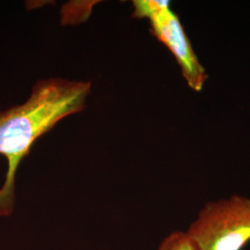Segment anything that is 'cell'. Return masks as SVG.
Segmentation results:
<instances>
[{"label": "cell", "instance_id": "4", "mask_svg": "<svg viewBox=\"0 0 250 250\" xmlns=\"http://www.w3.org/2000/svg\"><path fill=\"white\" fill-rule=\"evenodd\" d=\"M158 250H197L187 232H171L161 242Z\"/></svg>", "mask_w": 250, "mask_h": 250}, {"label": "cell", "instance_id": "2", "mask_svg": "<svg viewBox=\"0 0 250 250\" xmlns=\"http://www.w3.org/2000/svg\"><path fill=\"white\" fill-rule=\"evenodd\" d=\"M188 234L197 250H242L250 242V198L232 196L204 206Z\"/></svg>", "mask_w": 250, "mask_h": 250}, {"label": "cell", "instance_id": "1", "mask_svg": "<svg viewBox=\"0 0 250 250\" xmlns=\"http://www.w3.org/2000/svg\"><path fill=\"white\" fill-rule=\"evenodd\" d=\"M92 84L87 81L47 78L37 81L30 98L21 105L0 112V156L8 170L0 189V217L15 206V175L36 140L62 120L84 109Z\"/></svg>", "mask_w": 250, "mask_h": 250}, {"label": "cell", "instance_id": "5", "mask_svg": "<svg viewBox=\"0 0 250 250\" xmlns=\"http://www.w3.org/2000/svg\"><path fill=\"white\" fill-rule=\"evenodd\" d=\"M169 1L161 0H135L133 2V17L136 19H148L161 9L170 6Z\"/></svg>", "mask_w": 250, "mask_h": 250}, {"label": "cell", "instance_id": "3", "mask_svg": "<svg viewBox=\"0 0 250 250\" xmlns=\"http://www.w3.org/2000/svg\"><path fill=\"white\" fill-rule=\"evenodd\" d=\"M153 36L170 50L178 63L188 85L201 91L208 78L205 68L198 61L178 16L167 6L148 19Z\"/></svg>", "mask_w": 250, "mask_h": 250}]
</instances>
